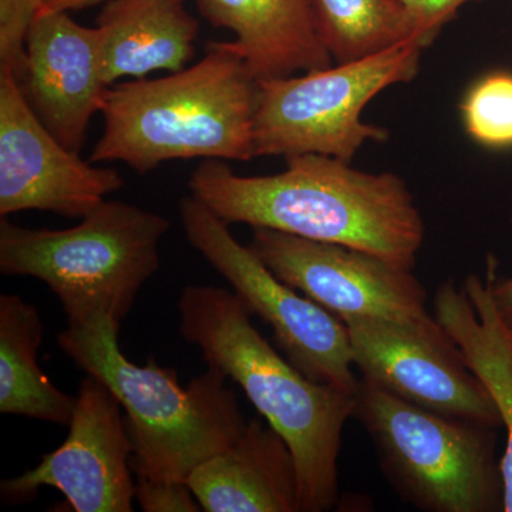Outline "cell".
<instances>
[{
  "instance_id": "1",
  "label": "cell",
  "mask_w": 512,
  "mask_h": 512,
  "mask_svg": "<svg viewBox=\"0 0 512 512\" xmlns=\"http://www.w3.org/2000/svg\"><path fill=\"white\" fill-rule=\"evenodd\" d=\"M188 190L228 225L345 245L410 271L424 241L406 181L356 170L342 158L298 154L286 157L281 173L252 177L235 173L228 161L204 160Z\"/></svg>"
},
{
  "instance_id": "2",
  "label": "cell",
  "mask_w": 512,
  "mask_h": 512,
  "mask_svg": "<svg viewBox=\"0 0 512 512\" xmlns=\"http://www.w3.org/2000/svg\"><path fill=\"white\" fill-rule=\"evenodd\" d=\"M180 335L244 390L295 460L301 512L338 503L339 456L356 393L313 382L282 357L252 325L251 312L228 289L190 285L178 299Z\"/></svg>"
},
{
  "instance_id": "3",
  "label": "cell",
  "mask_w": 512,
  "mask_h": 512,
  "mask_svg": "<svg viewBox=\"0 0 512 512\" xmlns=\"http://www.w3.org/2000/svg\"><path fill=\"white\" fill-rule=\"evenodd\" d=\"M258 90L228 42L208 43L207 55L180 72L110 86L90 161L146 175L174 160H252Z\"/></svg>"
},
{
  "instance_id": "4",
  "label": "cell",
  "mask_w": 512,
  "mask_h": 512,
  "mask_svg": "<svg viewBox=\"0 0 512 512\" xmlns=\"http://www.w3.org/2000/svg\"><path fill=\"white\" fill-rule=\"evenodd\" d=\"M120 326L97 313L69 322L57 342L119 400L138 480L187 483L195 468L241 436L248 421L220 369L208 366L183 387L178 373L158 366L154 357L146 366L130 362L120 349Z\"/></svg>"
},
{
  "instance_id": "5",
  "label": "cell",
  "mask_w": 512,
  "mask_h": 512,
  "mask_svg": "<svg viewBox=\"0 0 512 512\" xmlns=\"http://www.w3.org/2000/svg\"><path fill=\"white\" fill-rule=\"evenodd\" d=\"M168 231L163 215L114 200H104L66 229L23 228L2 217L0 272L45 282L67 323L101 313L121 325L157 274Z\"/></svg>"
},
{
  "instance_id": "6",
  "label": "cell",
  "mask_w": 512,
  "mask_h": 512,
  "mask_svg": "<svg viewBox=\"0 0 512 512\" xmlns=\"http://www.w3.org/2000/svg\"><path fill=\"white\" fill-rule=\"evenodd\" d=\"M355 417L404 500L430 512L503 510L494 427L430 412L360 379Z\"/></svg>"
},
{
  "instance_id": "7",
  "label": "cell",
  "mask_w": 512,
  "mask_h": 512,
  "mask_svg": "<svg viewBox=\"0 0 512 512\" xmlns=\"http://www.w3.org/2000/svg\"><path fill=\"white\" fill-rule=\"evenodd\" d=\"M417 40L376 55L302 76L259 82L254 117L255 157L322 154L350 161L369 141L389 131L362 120L377 94L419 74Z\"/></svg>"
},
{
  "instance_id": "8",
  "label": "cell",
  "mask_w": 512,
  "mask_h": 512,
  "mask_svg": "<svg viewBox=\"0 0 512 512\" xmlns=\"http://www.w3.org/2000/svg\"><path fill=\"white\" fill-rule=\"evenodd\" d=\"M178 211L191 247L232 286L251 315L271 326L286 359L313 382L356 393L360 379L345 322L272 274L197 198H181Z\"/></svg>"
},
{
  "instance_id": "9",
  "label": "cell",
  "mask_w": 512,
  "mask_h": 512,
  "mask_svg": "<svg viewBox=\"0 0 512 512\" xmlns=\"http://www.w3.org/2000/svg\"><path fill=\"white\" fill-rule=\"evenodd\" d=\"M248 247L266 268L340 320H390L443 330L427 309L426 289L410 269L345 245L252 228Z\"/></svg>"
},
{
  "instance_id": "10",
  "label": "cell",
  "mask_w": 512,
  "mask_h": 512,
  "mask_svg": "<svg viewBox=\"0 0 512 512\" xmlns=\"http://www.w3.org/2000/svg\"><path fill=\"white\" fill-rule=\"evenodd\" d=\"M121 404L101 380L87 375L76 394L69 434L32 470L0 484L5 504H28L40 488L60 491L72 511L131 512V443Z\"/></svg>"
},
{
  "instance_id": "11",
  "label": "cell",
  "mask_w": 512,
  "mask_h": 512,
  "mask_svg": "<svg viewBox=\"0 0 512 512\" xmlns=\"http://www.w3.org/2000/svg\"><path fill=\"white\" fill-rule=\"evenodd\" d=\"M343 322L360 379L430 412L501 427L493 399L444 330L370 318Z\"/></svg>"
},
{
  "instance_id": "12",
  "label": "cell",
  "mask_w": 512,
  "mask_h": 512,
  "mask_svg": "<svg viewBox=\"0 0 512 512\" xmlns=\"http://www.w3.org/2000/svg\"><path fill=\"white\" fill-rule=\"evenodd\" d=\"M114 168L74 153L39 120L13 73L0 67V217L45 211L82 218L123 188Z\"/></svg>"
},
{
  "instance_id": "13",
  "label": "cell",
  "mask_w": 512,
  "mask_h": 512,
  "mask_svg": "<svg viewBox=\"0 0 512 512\" xmlns=\"http://www.w3.org/2000/svg\"><path fill=\"white\" fill-rule=\"evenodd\" d=\"M26 50L28 69L19 84L29 106L64 147L80 153L110 87L99 29L80 25L66 10L42 6Z\"/></svg>"
},
{
  "instance_id": "14",
  "label": "cell",
  "mask_w": 512,
  "mask_h": 512,
  "mask_svg": "<svg viewBox=\"0 0 512 512\" xmlns=\"http://www.w3.org/2000/svg\"><path fill=\"white\" fill-rule=\"evenodd\" d=\"M493 271L490 265L485 279L468 275L460 286L453 278L444 281L434 295L433 315L487 389L507 430L500 466L503 511L512 512V329L495 303Z\"/></svg>"
},
{
  "instance_id": "15",
  "label": "cell",
  "mask_w": 512,
  "mask_h": 512,
  "mask_svg": "<svg viewBox=\"0 0 512 512\" xmlns=\"http://www.w3.org/2000/svg\"><path fill=\"white\" fill-rule=\"evenodd\" d=\"M205 512H301L298 471L281 434L261 419L187 480Z\"/></svg>"
},
{
  "instance_id": "16",
  "label": "cell",
  "mask_w": 512,
  "mask_h": 512,
  "mask_svg": "<svg viewBox=\"0 0 512 512\" xmlns=\"http://www.w3.org/2000/svg\"><path fill=\"white\" fill-rule=\"evenodd\" d=\"M215 28L231 30L228 42L258 82L285 79L333 66L320 39L311 0H192Z\"/></svg>"
},
{
  "instance_id": "17",
  "label": "cell",
  "mask_w": 512,
  "mask_h": 512,
  "mask_svg": "<svg viewBox=\"0 0 512 512\" xmlns=\"http://www.w3.org/2000/svg\"><path fill=\"white\" fill-rule=\"evenodd\" d=\"M96 26L109 86L158 70L180 72L194 59L200 33L184 0H107Z\"/></svg>"
},
{
  "instance_id": "18",
  "label": "cell",
  "mask_w": 512,
  "mask_h": 512,
  "mask_svg": "<svg viewBox=\"0 0 512 512\" xmlns=\"http://www.w3.org/2000/svg\"><path fill=\"white\" fill-rule=\"evenodd\" d=\"M43 323L22 296L0 295V413L69 426L76 396L57 389L37 365Z\"/></svg>"
},
{
  "instance_id": "19",
  "label": "cell",
  "mask_w": 512,
  "mask_h": 512,
  "mask_svg": "<svg viewBox=\"0 0 512 512\" xmlns=\"http://www.w3.org/2000/svg\"><path fill=\"white\" fill-rule=\"evenodd\" d=\"M311 6L320 39L336 63L417 40L400 0H311Z\"/></svg>"
},
{
  "instance_id": "20",
  "label": "cell",
  "mask_w": 512,
  "mask_h": 512,
  "mask_svg": "<svg viewBox=\"0 0 512 512\" xmlns=\"http://www.w3.org/2000/svg\"><path fill=\"white\" fill-rule=\"evenodd\" d=\"M460 111L471 140L494 150L512 148L511 70H495L471 84Z\"/></svg>"
},
{
  "instance_id": "21",
  "label": "cell",
  "mask_w": 512,
  "mask_h": 512,
  "mask_svg": "<svg viewBox=\"0 0 512 512\" xmlns=\"http://www.w3.org/2000/svg\"><path fill=\"white\" fill-rule=\"evenodd\" d=\"M45 0H0V67H6L19 83L28 69L30 26Z\"/></svg>"
},
{
  "instance_id": "22",
  "label": "cell",
  "mask_w": 512,
  "mask_h": 512,
  "mask_svg": "<svg viewBox=\"0 0 512 512\" xmlns=\"http://www.w3.org/2000/svg\"><path fill=\"white\" fill-rule=\"evenodd\" d=\"M474 0H400L414 39L429 47L458 9Z\"/></svg>"
},
{
  "instance_id": "23",
  "label": "cell",
  "mask_w": 512,
  "mask_h": 512,
  "mask_svg": "<svg viewBox=\"0 0 512 512\" xmlns=\"http://www.w3.org/2000/svg\"><path fill=\"white\" fill-rule=\"evenodd\" d=\"M136 501L146 512L202 511L187 483L177 481L138 480Z\"/></svg>"
},
{
  "instance_id": "24",
  "label": "cell",
  "mask_w": 512,
  "mask_h": 512,
  "mask_svg": "<svg viewBox=\"0 0 512 512\" xmlns=\"http://www.w3.org/2000/svg\"><path fill=\"white\" fill-rule=\"evenodd\" d=\"M493 295L498 311L512 329V276L507 279H498L495 268L493 271Z\"/></svg>"
},
{
  "instance_id": "25",
  "label": "cell",
  "mask_w": 512,
  "mask_h": 512,
  "mask_svg": "<svg viewBox=\"0 0 512 512\" xmlns=\"http://www.w3.org/2000/svg\"><path fill=\"white\" fill-rule=\"evenodd\" d=\"M106 2L107 0H45L43 8L73 12V10L92 8V6Z\"/></svg>"
}]
</instances>
